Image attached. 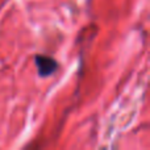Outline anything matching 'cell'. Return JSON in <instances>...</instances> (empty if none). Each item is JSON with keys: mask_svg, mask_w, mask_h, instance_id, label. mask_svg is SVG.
Returning <instances> with one entry per match:
<instances>
[{"mask_svg": "<svg viewBox=\"0 0 150 150\" xmlns=\"http://www.w3.org/2000/svg\"><path fill=\"white\" fill-rule=\"evenodd\" d=\"M36 61L37 69H38V74L41 76H49L57 70V62L55 59L50 57H46V55H37L34 58Z\"/></svg>", "mask_w": 150, "mask_h": 150, "instance_id": "obj_1", "label": "cell"}]
</instances>
